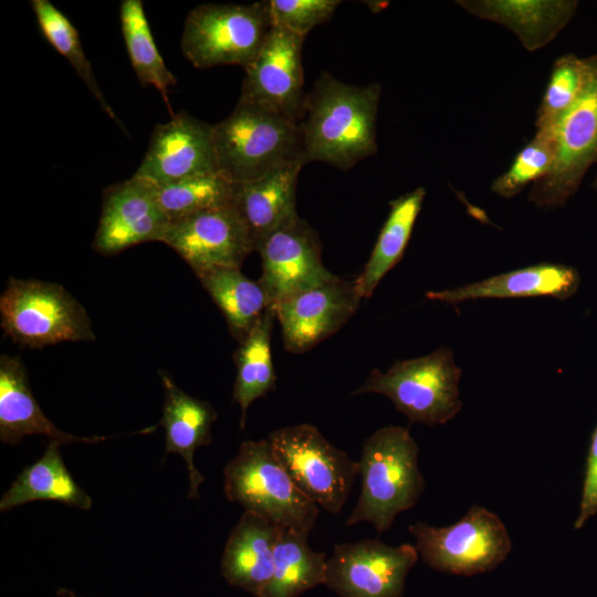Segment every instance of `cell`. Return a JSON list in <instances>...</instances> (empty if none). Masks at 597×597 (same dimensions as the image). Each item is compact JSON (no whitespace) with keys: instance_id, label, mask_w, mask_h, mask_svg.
<instances>
[{"instance_id":"cell-13","label":"cell","mask_w":597,"mask_h":597,"mask_svg":"<svg viewBox=\"0 0 597 597\" xmlns=\"http://www.w3.org/2000/svg\"><path fill=\"white\" fill-rule=\"evenodd\" d=\"M256 252L262 268L258 282L270 307L337 276L323 263L317 232L300 216L269 235Z\"/></svg>"},{"instance_id":"cell-8","label":"cell","mask_w":597,"mask_h":597,"mask_svg":"<svg viewBox=\"0 0 597 597\" xmlns=\"http://www.w3.org/2000/svg\"><path fill=\"white\" fill-rule=\"evenodd\" d=\"M268 439L295 486L317 506L338 514L358 475V462L310 423L275 429Z\"/></svg>"},{"instance_id":"cell-1","label":"cell","mask_w":597,"mask_h":597,"mask_svg":"<svg viewBox=\"0 0 597 597\" xmlns=\"http://www.w3.org/2000/svg\"><path fill=\"white\" fill-rule=\"evenodd\" d=\"M378 83L353 85L323 72L306 94L300 123L306 163L347 170L377 153Z\"/></svg>"},{"instance_id":"cell-31","label":"cell","mask_w":597,"mask_h":597,"mask_svg":"<svg viewBox=\"0 0 597 597\" xmlns=\"http://www.w3.org/2000/svg\"><path fill=\"white\" fill-rule=\"evenodd\" d=\"M30 6L48 42L71 63L102 109L113 121L121 124L95 80L92 65L84 53L78 32L73 23L49 0H31Z\"/></svg>"},{"instance_id":"cell-26","label":"cell","mask_w":597,"mask_h":597,"mask_svg":"<svg viewBox=\"0 0 597 597\" xmlns=\"http://www.w3.org/2000/svg\"><path fill=\"white\" fill-rule=\"evenodd\" d=\"M308 533L282 528L274 549L273 574L260 597H298L326 583V554L311 548Z\"/></svg>"},{"instance_id":"cell-7","label":"cell","mask_w":597,"mask_h":597,"mask_svg":"<svg viewBox=\"0 0 597 597\" xmlns=\"http://www.w3.org/2000/svg\"><path fill=\"white\" fill-rule=\"evenodd\" d=\"M272 27L268 1L199 4L185 21L181 52L197 69L218 65L244 69L260 51Z\"/></svg>"},{"instance_id":"cell-17","label":"cell","mask_w":597,"mask_h":597,"mask_svg":"<svg viewBox=\"0 0 597 597\" xmlns=\"http://www.w3.org/2000/svg\"><path fill=\"white\" fill-rule=\"evenodd\" d=\"M216 171L212 125L181 111L155 126L134 176L163 186Z\"/></svg>"},{"instance_id":"cell-20","label":"cell","mask_w":597,"mask_h":597,"mask_svg":"<svg viewBox=\"0 0 597 597\" xmlns=\"http://www.w3.org/2000/svg\"><path fill=\"white\" fill-rule=\"evenodd\" d=\"M44 436L50 441L96 443L106 437H77L60 430L42 411L30 388L18 356L0 357V440L15 444L27 436Z\"/></svg>"},{"instance_id":"cell-14","label":"cell","mask_w":597,"mask_h":597,"mask_svg":"<svg viewBox=\"0 0 597 597\" xmlns=\"http://www.w3.org/2000/svg\"><path fill=\"white\" fill-rule=\"evenodd\" d=\"M161 242L175 250L195 273L213 268L240 269L254 251L233 203L170 221Z\"/></svg>"},{"instance_id":"cell-4","label":"cell","mask_w":597,"mask_h":597,"mask_svg":"<svg viewBox=\"0 0 597 597\" xmlns=\"http://www.w3.org/2000/svg\"><path fill=\"white\" fill-rule=\"evenodd\" d=\"M223 491L230 502L281 528L311 532L318 506L293 483L276 459L269 439L244 441L223 470Z\"/></svg>"},{"instance_id":"cell-2","label":"cell","mask_w":597,"mask_h":597,"mask_svg":"<svg viewBox=\"0 0 597 597\" xmlns=\"http://www.w3.org/2000/svg\"><path fill=\"white\" fill-rule=\"evenodd\" d=\"M418 457L407 428L386 426L367 437L357 461L362 491L345 525L367 522L384 533L398 514L413 507L426 488Z\"/></svg>"},{"instance_id":"cell-11","label":"cell","mask_w":597,"mask_h":597,"mask_svg":"<svg viewBox=\"0 0 597 597\" xmlns=\"http://www.w3.org/2000/svg\"><path fill=\"white\" fill-rule=\"evenodd\" d=\"M419 557L415 545L362 540L334 546L326 562L327 587L341 597H402Z\"/></svg>"},{"instance_id":"cell-19","label":"cell","mask_w":597,"mask_h":597,"mask_svg":"<svg viewBox=\"0 0 597 597\" xmlns=\"http://www.w3.org/2000/svg\"><path fill=\"white\" fill-rule=\"evenodd\" d=\"M304 165L290 163L254 180L235 184L233 205L255 252L269 235L298 217L296 188Z\"/></svg>"},{"instance_id":"cell-5","label":"cell","mask_w":597,"mask_h":597,"mask_svg":"<svg viewBox=\"0 0 597 597\" xmlns=\"http://www.w3.org/2000/svg\"><path fill=\"white\" fill-rule=\"evenodd\" d=\"M460 378L452 350L439 347L421 357L396 360L387 371L373 369L352 396L384 395L409 423L444 425L462 409Z\"/></svg>"},{"instance_id":"cell-35","label":"cell","mask_w":597,"mask_h":597,"mask_svg":"<svg viewBox=\"0 0 597 597\" xmlns=\"http://www.w3.org/2000/svg\"><path fill=\"white\" fill-rule=\"evenodd\" d=\"M595 514H597V426L590 439L579 511L574 528H582Z\"/></svg>"},{"instance_id":"cell-3","label":"cell","mask_w":597,"mask_h":597,"mask_svg":"<svg viewBox=\"0 0 597 597\" xmlns=\"http://www.w3.org/2000/svg\"><path fill=\"white\" fill-rule=\"evenodd\" d=\"M217 170L233 184L254 180L294 161L306 163L300 123L238 101L212 125Z\"/></svg>"},{"instance_id":"cell-6","label":"cell","mask_w":597,"mask_h":597,"mask_svg":"<svg viewBox=\"0 0 597 597\" xmlns=\"http://www.w3.org/2000/svg\"><path fill=\"white\" fill-rule=\"evenodd\" d=\"M0 318L7 336L31 348L95 339L84 306L53 282L9 279L0 296Z\"/></svg>"},{"instance_id":"cell-21","label":"cell","mask_w":597,"mask_h":597,"mask_svg":"<svg viewBox=\"0 0 597 597\" xmlns=\"http://www.w3.org/2000/svg\"><path fill=\"white\" fill-rule=\"evenodd\" d=\"M457 3L474 17L511 30L528 52L551 43L578 7L576 0H460Z\"/></svg>"},{"instance_id":"cell-27","label":"cell","mask_w":597,"mask_h":597,"mask_svg":"<svg viewBox=\"0 0 597 597\" xmlns=\"http://www.w3.org/2000/svg\"><path fill=\"white\" fill-rule=\"evenodd\" d=\"M195 274L240 343L270 307L264 290L237 268H213Z\"/></svg>"},{"instance_id":"cell-29","label":"cell","mask_w":597,"mask_h":597,"mask_svg":"<svg viewBox=\"0 0 597 597\" xmlns=\"http://www.w3.org/2000/svg\"><path fill=\"white\" fill-rule=\"evenodd\" d=\"M119 19L126 50L139 83L157 88L168 104V88L176 84L175 75L166 66L150 32L140 0H124Z\"/></svg>"},{"instance_id":"cell-30","label":"cell","mask_w":597,"mask_h":597,"mask_svg":"<svg viewBox=\"0 0 597 597\" xmlns=\"http://www.w3.org/2000/svg\"><path fill=\"white\" fill-rule=\"evenodd\" d=\"M155 186V185H154ZM158 202L170 221L233 203L235 184L220 172L155 186Z\"/></svg>"},{"instance_id":"cell-16","label":"cell","mask_w":597,"mask_h":597,"mask_svg":"<svg viewBox=\"0 0 597 597\" xmlns=\"http://www.w3.org/2000/svg\"><path fill=\"white\" fill-rule=\"evenodd\" d=\"M169 223L155 186L133 175L104 190L93 248L113 255L144 242H161Z\"/></svg>"},{"instance_id":"cell-24","label":"cell","mask_w":597,"mask_h":597,"mask_svg":"<svg viewBox=\"0 0 597 597\" xmlns=\"http://www.w3.org/2000/svg\"><path fill=\"white\" fill-rule=\"evenodd\" d=\"M60 447V443L50 441L42 457L22 470L2 495L1 512L43 500L57 501L81 510L92 507V499L70 473Z\"/></svg>"},{"instance_id":"cell-37","label":"cell","mask_w":597,"mask_h":597,"mask_svg":"<svg viewBox=\"0 0 597 597\" xmlns=\"http://www.w3.org/2000/svg\"><path fill=\"white\" fill-rule=\"evenodd\" d=\"M593 188L597 192V172H596V176H595L594 181H593Z\"/></svg>"},{"instance_id":"cell-9","label":"cell","mask_w":597,"mask_h":597,"mask_svg":"<svg viewBox=\"0 0 597 597\" xmlns=\"http://www.w3.org/2000/svg\"><path fill=\"white\" fill-rule=\"evenodd\" d=\"M408 531L429 567L459 576L493 570L512 551L510 534L499 515L476 504L449 526L417 522Z\"/></svg>"},{"instance_id":"cell-33","label":"cell","mask_w":597,"mask_h":597,"mask_svg":"<svg viewBox=\"0 0 597 597\" xmlns=\"http://www.w3.org/2000/svg\"><path fill=\"white\" fill-rule=\"evenodd\" d=\"M556 149V128L536 130L535 136L515 155L507 170L492 182L491 190L504 199L515 197L549 172Z\"/></svg>"},{"instance_id":"cell-18","label":"cell","mask_w":597,"mask_h":597,"mask_svg":"<svg viewBox=\"0 0 597 597\" xmlns=\"http://www.w3.org/2000/svg\"><path fill=\"white\" fill-rule=\"evenodd\" d=\"M580 283L576 269L543 262L522 269L501 273L464 286L430 291L427 298L457 305L479 298H519L551 296L567 300L573 296Z\"/></svg>"},{"instance_id":"cell-25","label":"cell","mask_w":597,"mask_h":597,"mask_svg":"<svg viewBox=\"0 0 597 597\" xmlns=\"http://www.w3.org/2000/svg\"><path fill=\"white\" fill-rule=\"evenodd\" d=\"M426 189L418 187L389 202V213L362 273L355 279L362 298H369L383 277L402 259Z\"/></svg>"},{"instance_id":"cell-36","label":"cell","mask_w":597,"mask_h":597,"mask_svg":"<svg viewBox=\"0 0 597 597\" xmlns=\"http://www.w3.org/2000/svg\"><path fill=\"white\" fill-rule=\"evenodd\" d=\"M56 595L60 596V597H81V596H77L75 593H73V591H71L70 589H66V588L57 589Z\"/></svg>"},{"instance_id":"cell-32","label":"cell","mask_w":597,"mask_h":597,"mask_svg":"<svg viewBox=\"0 0 597 597\" xmlns=\"http://www.w3.org/2000/svg\"><path fill=\"white\" fill-rule=\"evenodd\" d=\"M588 76L586 57L567 53L554 61L551 75L537 108L536 130L555 129L579 97Z\"/></svg>"},{"instance_id":"cell-23","label":"cell","mask_w":597,"mask_h":597,"mask_svg":"<svg viewBox=\"0 0 597 597\" xmlns=\"http://www.w3.org/2000/svg\"><path fill=\"white\" fill-rule=\"evenodd\" d=\"M159 375L164 387L160 425L165 429L166 452L182 457L189 474L188 498H199L205 476L196 468L193 457L199 447L211 443V427L217 412L210 402L180 389L165 371L160 370Z\"/></svg>"},{"instance_id":"cell-10","label":"cell","mask_w":597,"mask_h":597,"mask_svg":"<svg viewBox=\"0 0 597 597\" xmlns=\"http://www.w3.org/2000/svg\"><path fill=\"white\" fill-rule=\"evenodd\" d=\"M586 84L556 126V157L549 172L535 182L528 200L537 208L563 207L597 164V53L587 56Z\"/></svg>"},{"instance_id":"cell-22","label":"cell","mask_w":597,"mask_h":597,"mask_svg":"<svg viewBox=\"0 0 597 597\" xmlns=\"http://www.w3.org/2000/svg\"><path fill=\"white\" fill-rule=\"evenodd\" d=\"M282 528L244 511L232 528L221 557V574L232 586L260 597L273 574V558Z\"/></svg>"},{"instance_id":"cell-28","label":"cell","mask_w":597,"mask_h":597,"mask_svg":"<svg viewBox=\"0 0 597 597\" xmlns=\"http://www.w3.org/2000/svg\"><path fill=\"white\" fill-rule=\"evenodd\" d=\"M276 312L269 307L239 343L234 353L237 376L233 386V401L241 408L240 427L245 426L249 406L258 398L275 389V371L271 353V336Z\"/></svg>"},{"instance_id":"cell-15","label":"cell","mask_w":597,"mask_h":597,"mask_svg":"<svg viewBox=\"0 0 597 597\" xmlns=\"http://www.w3.org/2000/svg\"><path fill=\"white\" fill-rule=\"evenodd\" d=\"M355 280L336 276L296 293L275 307L287 352L302 354L337 333L359 308Z\"/></svg>"},{"instance_id":"cell-12","label":"cell","mask_w":597,"mask_h":597,"mask_svg":"<svg viewBox=\"0 0 597 597\" xmlns=\"http://www.w3.org/2000/svg\"><path fill=\"white\" fill-rule=\"evenodd\" d=\"M304 39L273 25L255 57L244 67L239 100L301 123L307 94L303 88Z\"/></svg>"},{"instance_id":"cell-34","label":"cell","mask_w":597,"mask_h":597,"mask_svg":"<svg viewBox=\"0 0 597 597\" xmlns=\"http://www.w3.org/2000/svg\"><path fill=\"white\" fill-rule=\"evenodd\" d=\"M272 24L302 38L315 27L328 21L339 0H269Z\"/></svg>"}]
</instances>
